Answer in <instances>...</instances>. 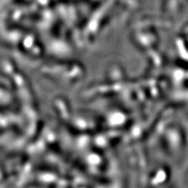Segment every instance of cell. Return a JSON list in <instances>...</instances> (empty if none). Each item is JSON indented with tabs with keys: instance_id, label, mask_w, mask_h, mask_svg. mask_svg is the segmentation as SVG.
I'll list each match as a JSON object with an SVG mask.
<instances>
[]
</instances>
